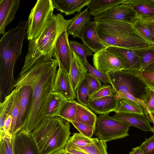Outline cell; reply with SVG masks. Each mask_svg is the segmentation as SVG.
Returning a JSON list of instances; mask_svg holds the SVG:
<instances>
[{
  "mask_svg": "<svg viewBox=\"0 0 154 154\" xmlns=\"http://www.w3.org/2000/svg\"><path fill=\"white\" fill-rule=\"evenodd\" d=\"M65 149L67 152L72 154H87L84 152L73 148L65 146Z\"/></svg>",
  "mask_w": 154,
  "mask_h": 154,
  "instance_id": "obj_46",
  "label": "cell"
},
{
  "mask_svg": "<svg viewBox=\"0 0 154 154\" xmlns=\"http://www.w3.org/2000/svg\"><path fill=\"white\" fill-rule=\"evenodd\" d=\"M70 128L69 122L60 117L44 118L30 134L39 154H52L65 147Z\"/></svg>",
  "mask_w": 154,
  "mask_h": 154,
  "instance_id": "obj_4",
  "label": "cell"
},
{
  "mask_svg": "<svg viewBox=\"0 0 154 154\" xmlns=\"http://www.w3.org/2000/svg\"><path fill=\"white\" fill-rule=\"evenodd\" d=\"M69 44L72 51L82 58L84 61L87 60V57H91L93 55V52L84 44L75 40L70 41Z\"/></svg>",
  "mask_w": 154,
  "mask_h": 154,
  "instance_id": "obj_34",
  "label": "cell"
},
{
  "mask_svg": "<svg viewBox=\"0 0 154 154\" xmlns=\"http://www.w3.org/2000/svg\"><path fill=\"white\" fill-rule=\"evenodd\" d=\"M66 100L60 93L52 92L46 107L45 118L59 117L60 109Z\"/></svg>",
  "mask_w": 154,
  "mask_h": 154,
  "instance_id": "obj_25",
  "label": "cell"
},
{
  "mask_svg": "<svg viewBox=\"0 0 154 154\" xmlns=\"http://www.w3.org/2000/svg\"><path fill=\"white\" fill-rule=\"evenodd\" d=\"M119 102L115 94L94 99L88 98V107L96 113L104 115L115 112Z\"/></svg>",
  "mask_w": 154,
  "mask_h": 154,
  "instance_id": "obj_16",
  "label": "cell"
},
{
  "mask_svg": "<svg viewBox=\"0 0 154 154\" xmlns=\"http://www.w3.org/2000/svg\"><path fill=\"white\" fill-rule=\"evenodd\" d=\"M17 89L14 88L9 94L0 103V138L5 135L4 126L5 122L10 114L14 95Z\"/></svg>",
  "mask_w": 154,
  "mask_h": 154,
  "instance_id": "obj_27",
  "label": "cell"
},
{
  "mask_svg": "<svg viewBox=\"0 0 154 154\" xmlns=\"http://www.w3.org/2000/svg\"><path fill=\"white\" fill-rule=\"evenodd\" d=\"M71 123L80 133L89 138H91L94 134L95 127L76 122Z\"/></svg>",
  "mask_w": 154,
  "mask_h": 154,
  "instance_id": "obj_43",
  "label": "cell"
},
{
  "mask_svg": "<svg viewBox=\"0 0 154 154\" xmlns=\"http://www.w3.org/2000/svg\"><path fill=\"white\" fill-rule=\"evenodd\" d=\"M66 152L64 148H62L56 151L52 154H66Z\"/></svg>",
  "mask_w": 154,
  "mask_h": 154,
  "instance_id": "obj_51",
  "label": "cell"
},
{
  "mask_svg": "<svg viewBox=\"0 0 154 154\" xmlns=\"http://www.w3.org/2000/svg\"><path fill=\"white\" fill-rule=\"evenodd\" d=\"M130 127L108 114L101 115L97 117L94 134L99 139L107 142L128 136Z\"/></svg>",
  "mask_w": 154,
  "mask_h": 154,
  "instance_id": "obj_8",
  "label": "cell"
},
{
  "mask_svg": "<svg viewBox=\"0 0 154 154\" xmlns=\"http://www.w3.org/2000/svg\"><path fill=\"white\" fill-rule=\"evenodd\" d=\"M11 123L12 117L11 112H10L6 119L4 124V132L5 135L11 134H10V131L11 125Z\"/></svg>",
  "mask_w": 154,
  "mask_h": 154,
  "instance_id": "obj_45",
  "label": "cell"
},
{
  "mask_svg": "<svg viewBox=\"0 0 154 154\" xmlns=\"http://www.w3.org/2000/svg\"><path fill=\"white\" fill-rule=\"evenodd\" d=\"M18 89L19 110L14 136L26 127L32 103V90L29 86H23Z\"/></svg>",
  "mask_w": 154,
  "mask_h": 154,
  "instance_id": "obj_11",
  "label": "cell"
},
{
  "mask_svg": "<svg viewBox=\"0 0 154 154\" xmlns=\"http://www.w3.org/2000/svg\"><path fill=\"white\" fill-rule=\"evenodd\" d=\"M77 103L75 100H66L60 109L59 117L71 123L75 122Z\"/></svg>",
  "mask_w": 154,
  "mask_h": 154,
  "instance_id": "obj_31",
  "label": "cell"
},
{
  "mask_svg": "<svg viewBox=\"0 0 154 154\" xmlns=\"http://www.w3.org/2000/svg\"><path fill=\"white\" fill-rule=\"evenodd\" d=\"M99 140L97 138H89L80 133H76L69 138L68 142L78 146H83L96 142Z\"/></svg>",
  "mask_w": 154,
  "mask_h": 154,
  "instance_id": "obj_35",
  "label": "cell"
},
{
  "mask_svg": "<svg viewBox=\"0 0 154 154\" xmlns=\"http://www.w3.org/2000/svg\"><path fill=\"white\" fill-rule=\"evenodd\" d=\"M106 48L124 61L125 64V69L138 74L141 69L140 61L133 49L115 46H109Z\"/></svg>",
  "mask_w": 154,
  "mask_h": 154,
  "instance_id": "obj_15",
  "label": "cell"
},
{
  "mask_svg": "<svg viewBox=\"0 0 154 154\" xmlns=\"http://www.w3.org/2000/svg\"><path fill=\"white\" fill-rule=\"evenodd\" d=\"M113 117L130 126L135 127L143 131L153 132L149 121L145 115L131 113H116Z\"/></svg>",
  "mask_w": 154,
  "mask_h": 154,
  "instance_id": "obj_20",
  "label": "cell"
},
{
  "mask_svg": "<svg viewBox=\"0 0 154 154\" xmlns=\"http://www.w3.org/2000/svg\"><path fill=\"white\" fill-rule=\"evenodd\" d=\"M88 10L87 8L82 11L77 12L73 17V20L68 26L67 31L69 35H72L74 38H80L82 30L90 21L91 15Z\"/></svg>",
  "mask_w": 154,
  "mask_h": 154,
  "instance_id": "obj_22",
  "label": "cell"
},
{
  "mask_svg": "<svg viewBox=\"0 0 154 154\" xmlns=\"http://www.w3.org/2000/svg\"><path fill=\"white\" fill-rule=\"evenodd\" d=\"M97 118V116L88 107L78 103L74 122L95 127Z\"/></svg>",
  "mask_w": 154,
  "mask_h": 154,
  "instance_id": "obj_28",
  "label": "cell"
},
{
  "mask_svg": "<svg viewBox=\"0 0 154 154\" xmlns=\"http://www.w3.org/2000/svg\"><path fill=\"white\" fill-rule=\"evenodd\" d=\"M66 154H71V153H69V152H66Z\"/></svg>",
  "mask_w": 154,
  "mask_h": 154,
  "instance_id": "obj_53",
  "label": "cell"
},
{
  "mask_svg": "<svg viewBox=\"0 0 154 154\" xmlns=\"http://www.w3.org/2000/svg\"><path fill=\"white\" fill-rule=\"evenodd\" d=\"M14 154H39L31 136L24 128L14 136Z\"/></svg>",
  "mask_w": 154,
  "mask_h": 154,
  "instance_id": "obj_14",
  "label": "cell"
},
{
  "mask_svg": "<svg viewBox=\"0 0 154 154\" xmlns=\"http://www.w3.org/2000/svg\"><path fill=\"white\" fill-rule=\"evenodd\" d=\"M106 143L99 140L96 142L81 146L67 142L65 146L77 149L87 154H108Z\"/></svg>",
  "mask_w": 154,
  "mask_h": 154,
  "instance_id": "obj_26",
  "label": "cell"
},
{
  "mask_svg": "<svg viewBox=\"0 0 154 154\" xmlns=\"http://www.w3.org/2000/svg\"><path fill=\"white\" fill-rule=\"evenodd\" d=\"M89 97L88 84L86 78L80 83L76 90V98L79 103L88 107Z\"/></svg>",
  "mask_w": 154,
  "mask_h": 154,
  "instance_id": "obj_33",
  "label": "cell"
},
{
  "mask_svg": "<svg viewBox=\"0 0 154 154\" xmlns=\"http://www.w3.org/2000/svg\"><path fill=\"white\" fill-rule=\"evenodd\" d=\"M68 35L66 30L60 35L54 47L53 57L58 62V69L69 74L73 55L69 45Z\"/></svg>",
  "mask_w": 154,
  "mask_h": 154,
  "instance_id": "obj_9",
  "label": "cell"
},
{
  "mask_svg": "<svg viewBox=\"0 0 154 154\" xmlns=\"http://www.w3.org/2000/svg\"><path fill=\"white\" fill-rule=\"evenodd\" d=\"M85 78L88 84V97H90L101 86V82L89 73H87Z\"/></svg>",
  "mask_w": 154,
  "mask_h": 154,
  "instance_id": "obj_41",
  "label": "cell"
},
{
  "mask_svg": "<svg viewBox=\"0 0 154 154\" xmlns=\"http://www.w3.org/2000/svg\"><path fill=\"white\" fill-rule=\"evenodd\" d=\"M94 66L98 70L106 73L125 69V64L122 59L106 49V48L93 55Z\"/></svg>",
  "mask_w": 154,
  "mask_h": 154,
  "instance_id": "obj_10",
  "label": "cell"
},
{
  "mask_svg": "<svg viewBox=\"0 0 154 154\" xmlns=\"http://www.w3.org/2000/svg\"><path fill=\"white\" fill-rule=\"evenodd\" d=\"M145 154H151L154 152V133L139 146Z\"/></svg>",
  "mask_w": 154,
  "mask_h": 154,
  "instance_id": "obj_44",
  "label": "cell"
},
{
  "mask_svg": "<svg viewBox=\"0 0 154 154\" xmlns=\"http://www.w3.org/2000/svg\"><path fill=\"white\" fill-rule=\"evenodd\" d=\"M54 8L63 13L65 16L79 12L87 5L90 0H52Z\"/></svg>",
  "mask_w": 154,
  "mask_h": 154,
  "instance_id": "obj_23",
  "label": "cell"
},
{
  "mask_svg": "<svg viewBox=\"0 0 154 154\" xmlns=\"http://www.w3.org/2000/svg\"><path fill=\"white\" fill-rule=\"evenodd\" d=\"M151 154H154V152H153L152 153H151Z\"/></svg>",
  "mask_w": 154,
  "mask_h": 154,
  "instance_id": "obj_54",
  "label": "cell"
},
{
  "mask_svg": "<svg viewBox=\"0 0 154 154\" xmlns=\"http://www.w3.org/2000/svg\"><path fill=\"white\" fill-rule=\"evenodd\" d=\"M80 36L83 44L94 54L107 47L99 36L94 20L90 21L86 24Z\"/></svg>",
  "mask_w": 154,
  "mask_h": 154,
  "instance_id": "obj_13",
  "label": "cell"
},
{
  "mask_svg": "<svg viewBox=\"0 0 154 154\" xmlns=\"http://www.w3.org/2000/svg\"><path fill=\"white\" fill-rule=\"evenodd\" d=\"M73 18L66 20L60 13L53 15L39 36L29 41L27 54L19 75L26 72L42 56L53 57L57 40L63 32L67 30Z\"/></svg>",
  "mask_w": 154,
  "mask_h": 154,
  "instance_id": "obj_3",
  "label": "cell"
},
{
  "mask_svg": "<svg viewBox=\"0 0 154 154\" xmlns=\"http://www.w3.org/2000/svg\"><path fill=\"white\" fill-rule=\"evenodd\" d=\"M138 57L140 63V71L154 62V45L133 49Z\"/></svg>",
  "mask_w": 154,
  "mask_h": 154,
  "instance_id": "obj_30",
  "label": "cell"
},
{
  "mask_svg": "<svg viewBox=\"0 0 154 154\" xmlns=\"http://www.w3.org/2000/svg\"><path fill=\"white\" fill-rule=\"evenodd\" d=\"M129 154H145V153L139 146H137L133 148Z\"/></svg>",
  "mask_w": 154,
  "mask_h": 154,
  "instance_id": "obj_48",
  "label": "cell"
},
{
  "mask_svg": "<svg viewBox=\"0 0 154 154\" xmlns=\"http://www.w3.org/2000/svg\"><path fill=\"white\" fill-rule=\"evenodd\" d=\"M52 92L60 93L68 100H74L76 98L69 75L59 69Z\"/></svg>",
  "mask_w": 154,
  "mask_h": 154,
  "instance_id": "obj_17",
  "label": "cell"
},
{
  "mask_svg": "<svg viewBox=\"0 0 154 154\" xmlns=\"http://www.w3.org/2000/svg\"><path fill=\"white\" fill-rule=\"evenodd\" d=\"M116 113H135L145 115V110L140 103L125 99H121Z\"/></svg>",
  "mask_w": 154,
  "mask_h": 154,
  "instance_id": "obj_29",
  "label": "cell"
},
{
  "mask_svg": "<svg viewBox=\"0 0 154 154\" xmlns=\"http://www.w3.org/2000/svg\"><path fill=\"white\" fill-rule=\"evenodd\" d=\"M146 86L154 91V73L145 70L139 72L137 75Z\"/></svg>",
  "mask_w": 154,
  "mask_h": 154,
  "instance_id": "obj_42",
  "label": "cell"
},
{
  "mask_svg": "<svg viewBox=\"0 0 154 154\" xmlns=\"http://www.w3.org/2000/svg\"><path fill=\"white\" fill-rule=\"evenodd\" d=\"M145 89L146 93L142 100L147 109L148 114H154V91L147 86Z\"/></svg>",
  "mask_w": 154,
  "mask_h": 154,
  "instance_id": "obj_39",
  "label": "cell"
},
{
  "mask_svg": "<svg viewBox=\"0 0 154 154\" xmlns=\"http://www.w3.org/2000/svg\"><path fill=\"white\" fill-rule=\"evenodd\" d=\"M58 66L55 59L42 56L15 81L14 88L28 85L32 89V105L24 128L30 134L45 118L46 107L53 89Z\"/></svg>",
  "mask_w": 154,
  "mask_h": 154,
  "instance_id": "obj_1",
  "label": "cell"
},
{
  "mask_svg": "<svg viewBox=\"0 0 154 154\" xmlns=\"http://www.w3.org/2000/svg\"><path fill=\"white\" fill-rule=\"evenodd\" d=\"M19 110V91L18 89H17L14 97L11 112L12 117V123L10 131V134L13 136H14L15 128L18 115Z\"/></svg>",
  "mask_w": 154,
  "mask_h": 154,
  "instance_id": "obj_36",
  "label": "cell"
},
{
  "mask_svg": "<svg viewBox=\"0 0 154 154\" xmlns=\"http://www.w3.org/2000/svg\"><path fill=\"white\" fill-rule=\"evenodd\" d=\"M52 0H38L31 10L27 21L28 40L38 38L54 14Z\"/></svg>",
  "mask_w": 154,
  "mask_h": 154,
  "instance_id": "obj_7",
  "label": "cell"
},
{
  "mask_svg": "<svg viewBox=\"0 0 154 154\" xmlns=\"http://www.w3.org/2000/svg\"><path fill=\"white\" fill-rule=\"evenodd\" d=\"M135 12L138 19L146 22L154 21V0H125Z\"/></svg>",
  "mask_w": 154,
  "mask_h": 154,
  "instance_id": "obj_18",
  "label": "cell"
},
{
  "mask_svg": "<svg viewBox=\"0 0 154 154\" xmlns=\"http://www.w3.org/2000/svg\"><path fill=\"white\" fill-rule=\"evenodd\" d=\"M106 74L116 95L128 94L142 100L146 86L133 71L124 69Z\"/></svg>",
  "mask_w": 154,
  "mask_h": 154,
  "instance_id": "obj_6",
  "label": "cell"
},
{
  "mask_svg": "<svg viewBox=\"0 0 154 154\" xmlns=\"http://www.w3.org/2000/svg\"><path fill=\"white\" fill-rule=\"evenodd\" d=\"M143 70L154 73V62L148 65Z\"/></svg>",
  "mask_w": 154,
  "mask_h": 154,
  "instance_id": "obj_49",
  "label": "cell"
},
{
  "mask_svg": "<svg viewBox=\"0 0 154 154\" xmlns=\"http://www.w3.org/2000/svg\"><path fill=\"white\" fill-rule=\"evenodd\" d=\"M145 115L149 121L154 125V114H148Z\"/></svg>",
  "mask_w": 154,
  "mask_h": 154,
  "instance_id": "obj_50",
  "label": "cell"
},
{
  "mask_svg": "<svg viewBox=\"0 0 154 154\" xmlns=\"http://www.w3.org/2000/svg\"><path fill=\"white\" fill-rule=\"evenodd\" d=\"M20 0H0V34L4 35L6 26L15 18Z\"/></svg>",
  "mask_w": 154,
  "mask_h": 154,
  "instance_id": "obj_19",
  "label": "cell"
},
{
  "mask_svg": "<svg viewBox=\"0 0 154 154\" xmlns=\"http://www.w3.org/2000/svg\"><path fill=\"white\" fill-rule=\"evenodd\" d=\"M11 134L5 135L0 139V154H14L13 140Z\"/></svg>",
  "mask_w": 154,
  "mask_h": 154,
  "instance_id": "obj_38",
  "label": "cell"
},
{
  "mask_svg": "<svg viewBox=\"0 0 154 154\" xmlns=\"http://www.w3.org/2000/svg\"><path fill=\"white\" fill-rule=\"evenodd\" d=\"M146 26L154 38V21L146 22Z\"/></svg>",
  "mask_w": 154,
  "mask_h": 154,
  "instance_id": "obj_47",
  "label": "cell"
},
{
  "mask_svg": "<svg viewBox=\"0 0 154 154\" xmlns=\"http://www.w3.org/2000/svg\"><path fill=\"white\" fill-rule=\"evenodd\" d=\"M93 19L95 21L113 20L132 24L138 18L135 12L131 8L122 3L109 9Z\"/></svg>",
  "mask_w": 154,
  "mask_h": 154,
  "instance_id": "obj_12",
  "label": "cell"
},
{
  "mask_svg": "<svg viewBox=\"0 0 154 154\" xmlns=\"http://www.w3.org/2000/svg\"><path fill=\"white\" fill-rule=\"evenodd\" d=\"M132 25L134 30L137 34L149 45H154V38L146 22L137 19Z\"/></svg>",
  "mask_w": 154,
  "mask_h": 154,
  "instance_id": "obj_32",
  "label": "cell"
},
{
  "mask_svg": "<svg viewBox=\"0 0 154 154\" xmlns=\"http://www.w3.org/2000/svg\"><path fill=\"white\" fill-rule=\"evenodd\" d=\"M115 94L114 90L111 84H103L91 97L88 98L94 99L111 96Z\"/></svg>",
  "mask_w": 154,
  "mask_h": 154,
  "instance_id": "obj_40",
  "label": "cell"
},
{
  "mask_svg": "<svg viewBox=\"0 0 154 154\" xmlns=\"http://www.w3.org/2000/svg\"><path fill=\"white\" fill-rule=\"evenodd\" d=\"M94 21L99 36L107 47L134 49L149 45L136 32L131 24L113 20Z\"/></svg>",
  "mask_w": 154,
  "mask_h": 154,
  "instance_id": "obj_5",
  "label": "cell"
},
{
  "mask_svg": "<svg viewBox=\"0 0 154 154\" xmlns=\"http://www.w3.org/2000/svg\"><path fill=\"white\" fill-rule=\"evenodd\" d=\"M27 21L21 20L0 40V100L2 101L14 88V70L26 35Z\"/></svg>",
  "mask_w": 154,
  "mask_h": 154,
  "instance_id": "obj_2",
  "label": "cell"
},
{
  "mask_svg": "<svg viewBox=\"0 0 154 154\" xmlns=\"http://www.w3.org/2000/svg\"><path fill=\"white\" fill-rule=\"evenodd\" d=\"M152 129H153V132H152L154 133V126H153L152 127Z\"/></svg>",
  "mask_w": 154,
  "mask_h": 154,
  "instance_id": "obj_52",
  "label": "cell"
},
{
  "mask_svg": "<svg viewBox=\"0 0 154 154\" xmlns=\"http://www.w3.org/2000/svg\"><path fill=\"white\" fill-rule=\"evenodd\" d=\"M84 64L89 73L101 81L104 84H111L109 79L106 73L98 70L92 66L87 60L84 61Z\"/></svg>",
  "mask_w": 154,
  "mask_h": 154,
  "instance_id": "obj_37",
  "label": "cell"
},
{
  "mask_svg": "<svg viewBox=\"0 0 154 154\" xmlns=\"http://www.w3.org/2000/svg\"><path fill=\"white\" fill-rule=\"evenodd\" d=\"M72 53L73 57L69 75L74 91L76 95V89L85 78L88 71L84 64V60L73 51Z\"/></svg>",
  "mask_w": 154,
  "mask_h": 154,
  "instance_id": "obj_21",
  "label": "cell"
},
{
  "mask_svg": "<svg viewBox=\"0 0 154 154\" xmlns=\"http://www.w3.org/2000/svg\"><path fill=\"white\" fill-rule=\"evenodd\" d=\"M125 0H90L87 8L94 17H97L109 9L123 3Z\"/></svg>",
  "mask_w": 154,
  "mask_h": 154,
  "instance_id": "obj_24",
  "label": "cell"
}]
</instances>
